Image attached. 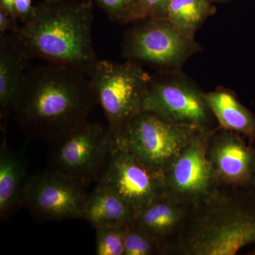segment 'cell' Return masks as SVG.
Here are the masks:
<instances>
[{
	"instance_id": "obj_20",
	"label": "cell",
	"mask_w": 255,
	"mask_h": 255,
	"mask_svg": "<svg viewBox=\"0 0 255 255\" xmlns=\"http://www.w3.org/2000/svg\"><path fill=\"white\" fill-rule=\"evenodd\" d=\"M124 246V255H161L157 242L132 223L128 226Z\"/></svg>"
},
{
	"instance_id": "obj_13",
	"label": "cell",
	"mask_w": 255,
	"mask_h": 255,
	"mask_svg": "<svg viewBox=\"0 0 255 255\" xmlns=\"http://www.w3.org/2000/svg\"><path fill=\"white\" fill-rule=\"evenodd\" d=\"M191 209L165 193L137 213L132 224L153 238L161 255H166L180 236Z\"/></svg>"
},
{
	"instance_id": "obj_9",
	"label": "cell",
	"mask_w": 255,
	"mask_h": 255,
	"mask_svg": "<svg viewBox=\"0 0 255 255\" xmlns=\"http://www.w3.org/2000/svg\"><path fill=\"white\" fill-rule=\"evenodd\" d=\"M55 141L52 169L85 184L107 162L113 136L102 124L87 122Z\"/></svg>"
},
{
	"instance_id": "obj_18",
	"label": "cell",
	"mask_w": 255,
	"mask_h": 255,
	"mask_svg": "<svg viewBox=\"0 0 255 255\" xmlns=\"http://www.w3.org/2000/svg\"><path fill=\"white\" fill-rule=\"evenodd\" d=\"M209 0H171L167 21L183 36L196 41V32L216 9Z\"/></svg>"
},
{
	"instance_id": "obj_15",
	"label": "cell",
	"mask_w": 255,
	"mask_h": 255,
	"mask_svg": "<svg viewBox=\"0 0 255 255\" xmlns=\"http://www.w3.org/2000/svg\"><path fill=\"white\" fill-rule=\"evenodd\" d=\"M136 213L117 193L100 182L87 196L84 204L82 219L94 227L131 224Z\"/></svg>"
},
{
	"instance_id": "obj_2",
	"label": "cell",
	"mask_w": 255,
	"mask_h": 255,
	"mask_svg": "<svg viewBox=\"0 0 255 255\" xmlns=\"http://www.w3.org/2000/svg\"><path fill=\"white\" fill-rule=\"evenodd\" d=\"M93 3L85 1H44L18 31L11 32L26 60L80 69L87 73L98 60L92 40Z\"/></svg>"
},
{
	"instance_id": "obj_16",
	"label": "cell",
	"mask_w": 255,
	"mask_h": 255,
	"mask_svg": "<svg viewBox=\"0 0 255 255\" xmlns=\"http://www.w3.org/2000/svg\"><path fill=\"white\" fill-rule=\"evenodd\" d=\"M26 159L2 140L0 148V216H6L22 201L26 181Z\"/></svg>"
},
{
	"instance_id": "obj_24",
	"label": "cell",
	"mask_w": 255,
	"mask_h": 255,
	"mask_svg": "<svg viewBox=\"0 0 255 255\" xmlns=\"http://www.w3.org/2000/svg\"><path fill=\"white\" fill-rule=\"evenodd\" d=\"M18 29L16 19L6 11L0 9V32L1 34L6 31L16 32Z\"/></svg>"
},
{
	"instance_id": "obj_14",
	"label": "cell",
	"mask_w": 255,
	"mask_h": 255,
	"mask_svg": "<svg viewBox=\"0 0 255 255\" xmlns=\"http://www.w3.org/2000/svg\"><path fill=\"white\" fill-rule=\"evenodd\" d=\"M28 60L15 43L11 33L0 38V115L14 111L22 89Z\"/></svg>"
},
{
	"instance_id": "obj_19",
	"label": "cell",
	"mask_w": 255,
	"mask_h": 255,
	"mask_svg": "<svg viewBox=\"0 0 255 255\" xmlns=\"http://www.w3.org/2000/svg\"><path fill=\"white\" fill-rule=\"evenodd\" d=\"M128 226V225L96 227V255H124Z\"/></svg>"
},
{
	"instance_id": "obj_22",
	"label": "cell",
	"mask_w": 255,
	"mask_h": 255,
	"mask_svg": "<svg viewBox=\"0 0 255 255\" xmlns=\"http://www.w3.org/2000/svg\"><path fill=\"white\" fill-rule=\"evenodd\" d=\"M171 0H139L132 13L131 21L143 19L167 20Z\"/></svg>"
},
{
	"instance_id": "obj_12",
	"label": "cell",
	"mask_w": 255,
	"mask_h": 255,
	"mask_svg": "<svg viewBox=\"0 0 255 255\" xmlns=\"http://www.w3.org/2000/svg\"><path fill=\"white\" fill-rule=\"evenodd\" d=\"M206 157L223 185L253 188L255 142L238 132L219 127L210 137Z\"/></svg>"
},
{
	"instance_id": "obj_8",
	"label": "cell",
	"mask_w": 255,
	"mask_h": 255,
	"mask_svg": "<svg viewBox=\"0 0 255 255\" xmlns=\"http://www.w3.org/2000/svg\"><path fill=\"white\" fill-rule=\"evenodd\" d=\"M217 128L198 130L164 172L166 194L189 207L204 204L223 186L206 157L208 142Z\"/></svg>"
},
{
	"instance_id": "obj_4",
	"label": "cell",
	"mask_w": 255,
	"mask_h": 255,
	"mask_svg": "<svg viewBox=\"0 0 255 255\" xmlns=\"http://www.w3.org/2000/svg\"><path fill=\"white\" fill-rule=\"evenodd\" d=\"M96 101L102 107L112 135L142 112L151 75L141 63L98 59L87 72Z\"/></svg>"
},
{
	"instance_id": "obj_23",
	"label": "cell",
	"mask_w": 255,
	"mask_h": 255,
	"mask_svg": "<svg viewBox=\"0 0 255 255\" xmlns=\"http://www.w3.org/2000/svg\"><path fill=\"white\" fill-rule=\"evenodd\" d=\"M33 10L34 6L32 5V0H15L16 17L23 23L26 22L31 17Z\"/></svg>"
},
{
	"instance_id": "obj_1",
	"label": "cell",
	"mask_w": 255,
	"mask_h": 255,
	"mask_svg": "<svg viewBox=\"0 0 255 255\" xmlns=\"http://www.w3.org/2000/svg\"><path fill=\"white\" fill-rule=\"evenodd\" d=\"M95 102L87 73L48 63L27 68L13 112L26 133L56 140L88 122Z\"/></svg>"
},
{
	"instance_id": "obj_5",
	"label": "cell",
	"mask_w": 255,
	"mask_h": 255,
	"mask_svg": "<svg viewBox=\"0 0 255 255\" xmlns=\"http://www.w3.org/2000/svg\"><path fill=\"white\" fill-rule=\"evenodd\" d=\"M142 111L155 114L169 123L195 130L219 127L206 92L182 71L159 70L151 75Z\"/></svg>"
},
{
	"instance_id": "obj_27",
	"label": "cell",
	"mask_w": 255,
	"mask_h": 255,
	"mask_svg": "<svg viewBox=\"0 0 255 255\" xmlns=\"http://www.w3.org/2000/svg\"><path fill=\"white\" fill-rule=\"evenodd\" d=\"M46 1H49V2H56V1H62V0H45Z\"/></svg>"
},
{
	"instance_id": "obj_6",
	"label": "cell",
	"mask_w": 255,
	"mask_h": 255,
	"mask_svg": "<svg viewBox=\"0 0 255 255\" xmlns=\"http://www.w3.org/2000/svg\"><path fill=\"white\" fill-rule=\"evenodd\" d=\"M198 130L142 111L112 136L147 167L164 174Z\"/></svg>"
},
{
	"instance_id": "obj_26",
	"label": "cell",
	"mask_w": 255,
	"mask_h": 255,
	"mask_svg": "<svg viewBox=\"0 0 255 255\" xmlns=\"http://www.w3.org/2000/svg\"><path fill=\"white\" fill-rule=\"evenodd\" d=\"M212 3H226L233 1V0H209Z\"/></svg>"
},
{
	"instance_id": "obj_29",
	"label": "cell",
	"mask_w": 255,
	"mask_h": 255,
	"mask_svg": "<svg viewBox=\"0 0 255 255\" xmlns=\"http://www.w3.org/2000/svg\"><path fill=\"white\" fill-rule=\"evenodd\" d=\"M254 255H255V253H254Z\"/></svg>"
},
{
	"instance_id": "obj_17",
	"label": "cell",
	"mask_w": 255,
	"mask_h": 255,
	"mask_svg": "<svg viewBox=\"0 0 255 255\" xmlns=\"http://www.w3.org/2000/svg\"><path fill=\"white\" fill-rule=\"evenodd\" d=\"M206 100L219 127L238 132L255 142V115L224 87L206 93Z\"/></svg>"
},
{
	"instance_id": "obj_7",
	"label": "cell",
	"mask_w": 255,
	"mask_h": 255,
	"mask_svg": "<svg viewBox=\"0 0 255 255\" xmlns=\"http://www.w3.org/2000/svg\"><path fill=\"white\" fill-rule=\"evenodd\" d=\"M124 33L122 55L160 70L182 71L188 60L202 50L182 36L167 20L143 19Z\"/></svg>"
},
{
	"instance_id": "obj_3",
	"label": "cell",
	"mask_w": 255,
	"mask_h": 255,
	"mask_svg": "<svg viewBox=\"0 0 255 255\" xmlns=\"http://www.w3.org/2000/svg\"><path fill=\"white\" fill-rule=\"evenodd\" d=\"M253 243V187L223 185L209 200L191 208L180 236L166 255H234Z\"/></svg>"
},
{
	"instance_id": "obj_25",
	"label": "cell",
	"mask_w": 255,
	"mask_h": 255,
	"mask_svg": "<svg viewBox=\"0 0 255 255\" xmlns=\"http://www.w3.org/2000/svg\"><path fill=\"white\" fill-rule=\"evenodd\" d=\"M0 9L6 11L15 19H18L15 12V0H0Z\"/></svg>"
},
{
	"instance_id": "obj_10",
	"label": "cell",
	"mask_w": 255,
	"mask_h": 255,
	"mask_svg": "<svg viewBox=\"0 0 255 255\" xmlns=\"http://www.w3.org/2000/svg\"><path fill=\"white\" fill-rule=\"evenodd\" d=\"M100 182L113 189L135 212L165 194L164 174L145 165L113 137Z\"/></svg>"
},
{
	"instance_id": "obj_11",
	"label": "cell",
	"mask_w": 255,
	"mask_h": 255,
	"mask_svg": "<svg viewBox=\"0 0 255 255\" xmlns=\"http://www.w3.org/2000/svg\"><path fill=\"white\" fill-rule=\"evenodd\" d=\"M84 184L52 169L27 179L22 201L41 220L82 219L87 198Z\"/></svg>"
},
{
	"instance_id": "obj_21",
	"label": "cell",
	"mask_w": 255,
	"mask_h": 255,
	"mask_svg": "<svg viewBox=\"0 0 255 255\" xmlns=\"http://www.w3.org/2000/svg\"><path fill=\"white\" fill-rule=\"evenodd\" d=\"M114 22L125 25L130 23L139 0H95Z\"/></svg>"
},
{
	"instance_id": "obj_28",
	"label": "cell",
	"mask_w": 255,
	"mask_h": 255,
	"mask_svg": "<svg viewBox=\"0 0 255 255\" xmlns=\"http://www.w3.org/2000/svg\"><path fill=\"white\" fill-rule=\"evenodd\" d=\"M253 189H254L255 194V176L254 177V179H253Z\"/></svg>"
}]
</instances>
